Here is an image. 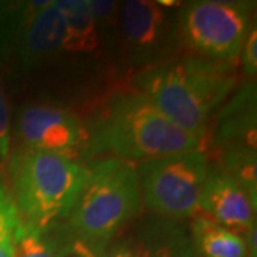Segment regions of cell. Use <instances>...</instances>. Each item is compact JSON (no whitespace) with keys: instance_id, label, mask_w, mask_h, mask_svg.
I'll return each mask as SVG.
<instances>
[{"instance_id":"obj_12","label":"cell","mask_w":257,"mask_h":257,"mask_svg":"<svg viewBox=\"0 0 257 257\" xmlns=\"http://www.w3.org/2000/svg\"><path fill=\"white\" fill-rule=\"evenodd\" d=\"M136 247L140 257H197L183 224L167 217L147 220Z\"/></svg>"},{"instance_id":"obj_17","label":"cell","mask_w":257,"mask_h":257,"mask_svg":"<svg viewBox=\"0 0 257 257\" xmlns=\"http://www.w3.org/2000/svg\"><path fill=\"white\" fill-rule=\"evenodd\" d=\"M22 229L10 190L0 177V257H16V240Z\"/></svg>"},{"instance_id":"obj_2","label":"cell","mask_w":257,"mask_h":257,"mask_svg":"<svg viewBox=\"0 0 257 257\" xmlns=\"http://www.w3.org/2000/svg\"><path fill=\"white\" fill-rule=\"evenodd\" d=\"M10 194L23 227L49 230L69 216L89 169L59 153L19 149L9 155Z\"/></svg>"},{"instance_id":"obj_13","label":"cell","mask_w":257,"mask_h":257,"mask_svg":"<svg viewBox=\"0 0 257 257\" xmlns=\"http://www.w3.org/2000/svg\"><path fill=\"white\" fill-rule=\"evenodd\" d=\"M64 20L63 52L92 53L100 36L93 16L90 0H57L55 2Z\"/></svg>"},{"instance_id":"obj_22","label":"cell","mask_w":257,"mask_h":257,"mask_svg":"<svg viewBox=\"0 0 257 257\" xmlns=\"http://www.w3.org/2000/svg\"><path fill=\"white\" fill-rule=\"evenodd\" d=\"M104 257H140L136 243L132 240H121L119 243L113 244L107 254Z\"/></svg>"},{"instance_id":"obj_8","label":"cell","mask_w":257,"mask_h":257,"mask_svg":"<svg viewBox=\"0 0 257 257\" xmlns=\"http://www.w3.org/2000/svg\"><path fill=\"white\" fill-rule=\"evenodd\" d=\"M199 207L216 223L241 237L256 223V204L244 187L221 167H209Z\"/></svg>"},{"instance_id":"obj_19","label":"cell","mask_w":257,"mask_h":257,"mask_svg":"<svg viewBox=\"0 0 257 257\" xmlns=\"http://www.w3.org/2000/svg\"><path fill=\"white\" fill-rule=\"evenodd\" d=\"M243 70L248 77H254L257 70V29H250L243 45Z\"/></svg>"},{"instance_id":"obj_9","label":"cell","mask_w":257,"mask_h":257,"mask_svg":"<svg viewBox=\"0 0 257 257\" xmlns=\"http://www.w3.org/2000/svg\"><path fill=\"white\" fill-rule=\"evenodd\" d=\"M119 23L126 49L136 60H147L160 53L167 40V15L157 2L128 0L121 3Z\"/></svg>"},{"instance_id":"obj_4","label":"cell","mask_w":257,"mask_h":257,"mask_svg":"<svg viewBox=\"0 0 257 257\" xmlns=\"http://www.w3.org/2000/svg\"><path fill=\"white\" fill-rule=\"evenodd\" d=\"M140 204L136 169L120 159H104L89 169V177L67 216V229L73 239L104 248L138 214Z\"/></svg>"},{"instance_id":"obj_18","label":"cell","mask_w":257,"mask_h":257,"mask_svg":"<svg viewBox=\"0 0 257 257\" xmlns=\"http://www.w3.org/2000/svg\"><path fill=\"white\" fill-rule=\"evenodd\" d=\"M64 243L56 240L49 230L23 227L16 240V257H63Z\"/></svg>"},{"instance_id":"obj_3","label":"cell","mask_w":257,"mask_h":257,"mask_svg":"<svg viewBox=\"0 0 257 257\" xmlns=\"http://www.w3.org/2000/svg\"><path fill=\"white\" fill-rule=\"evenodd\" d=\"M96 152L124 162H147L202 149V140L167 119L142 93L116 96L92 135Z\"/></svg>"},{"instance_id":"obj_21","label":"cell","mask_w":257,"mask_h":257,"mask_svg":"<svg viewBox=\"0 0 257 257\" xmlns=\"http://www.w3.org/2000/svg\"><path fill=\"white\" fill-rule=\"evenodd\" d=\"M63 257H104L103 248L92 247L80 240H72V243L64 244Z\"/></svg>"},{"instance_id":"obj_20","label":"cell","mask_w":257,"mask_h":257,"mask_svg":"<svg viewBox=\"0 0 257 257\" xmlns=\"http://www.w3.org/2000/svg\"><path fill=\"white\" fill-rule=\"evenodd\" d=\"M10 155L9 109L3 89L0 86V159L6 160Z\"/></svg>"},{"instance_id":"obj_14","label":"cell","mask_w":257,"mask_h":257,"mask_svg":"<svg viewBox=\"0 0 257 257\" xmlns=\"http://www.w3.org/2000/svg\"><path fill=\"white\" fill-rule=\"evenodd\" d=\"M192 241L203 257H248L244 239L224 229L209 216L194 217Z\"/></svg>"},{"instance_id":"obj_5","label":"cell","mask_w":257,"mask_h":257,"mask_svg":"<svg viewBox=\"0 0 257 257\" xmlns=\"http://www.w3.org/2000/svg\"><path fill=\"white\" fill-rule=\"evenodd\" d=\"M209 167L202 149L143 162L136 169L142 200L160 217H190L200 210Z\"/></svg>"},{"instance_id":"obj_1","label":"cell","mask_w":257,"mask_h":257,"mask_svg":"<svg viewBox=\"0 0 257 257\" xmlns=\"http://www.w3.org/2000/svg\"><path fill=\"white\" fill-rule=\"evenodd\" d=\"M236 84L237 74L231 62L196 56L153 64L136 79L139 93L167 119L200 140Z\"/></svg>"},{"instance_id":"obj_15","label":"cell","mask_w":257,"mask_h":257,"mask_svg":"<svg viewBox=\"0 0 257 257\" xmlns=\"http://www.w3.org/2000/svg\"><path fill=\"white\" fill-rule=\"evenodd\" d=\"M49 3V0L0 2V60L18 50L20 39L30 20Z\"/></svg>"},{"instance_id":"obj_6","label":"cell","mask_w":257,"mask_h":257,"mask_svg":"<svg viewBox=\"0 0 257 257\" xmlns=\"http://www.w3.org/2000/svg\"><path fill=\"white\" fill-rule=\"evenodd\" d=\"M253 9L251 2H190L179 16V30L184 43L206 59L233 62L251 29Z\"/></svg>"},{"instance_id":"obj_11","label":"cell","mask_w":257,"mask_h":257,"mask_svg":"<svg viewBox=\"0 0 257 257\" xmlns=\"http://www.w3.org/2000/svg\"><path fill=\"white\" fill-rule=\"evenodd\" d=\"M64 20L55 2L39 10L25 29L18 46V57L23 67H35L62 50Z\"/></svg>"},{"instance_id":"obj_7","label":"cell","mask_w":257,"mask_h":257,"mask_svg":"<svg viewBox=\"0 0 257 257\" xmlns=\"http://www.w3.org/2000/svg\"><path fill=\"white\" fill-rule=\"evenodd\" d=\"M18 136L25 149L66 156L89 139V132L70 111L32 104L19 113Z\"/></svg>"},{"instance_id":"obj_16","label":"cell","mask_w":257,"mask_h":257,"mask_svg":"<svg viewBox=\"0 0 257 257\" xmlns=\"http://www.w3.org/2000/svg\"><path fill=\"white\" fill-rule=\"evenodd\" d=\"M223 170L236 179L250 199L256 204L257 200V156L256 147L234 146L220 150Z\"/></svg>"},{"instance_id":"obj_10","label":"cell","mask_w":257,"mask_h":257,"mask_svg":"<svg viewBox=\"0 0 257 257\" xmlns=\"http://www.w3.org/2000/svg\"><path fill=\"white\" fill-rule=\"evenodd\" d=\"M216 116L213 145L219 150L256 147V86L248 82L224 101Z\"/></svg>"}]
</instances>
